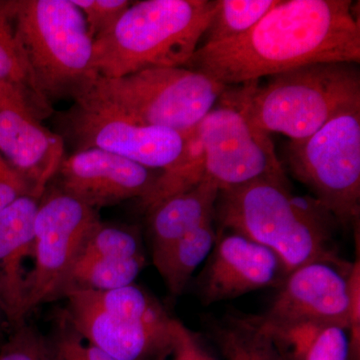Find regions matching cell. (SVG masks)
Listing matches in <instances>:
<instances>
[{
    "label": "cell",
    "instance_id": "obj_26",
    "mask_svg": "<svg viewBox=\"0 0 360 360\" xmlns=\"http://www.w3.org/2000/svg\"><path fill=\"white\" fill-rule=\"evenodd\" d=\"M0 360H53L47 336L26 321L8 331L0 345Z\"/></svg>",
    "mask_w": 360,
    "mask_h": 360
},
{
    "label": "cell",
    "instance_id": "obj_15",
    "mask_svg": "<svg viewBox=\"0 0 360 360\" xmlns=\"http://www.w3.org/2000/svg\"><path fill=\"white\" fill-rule=\"evenodd\" d=\"M11 90L0 101V155L32 186L47 187L65 156V141L41 124Z\"/></svg>",
    "mask_w": 360,
    "mask_h": 360
},
{
    "label": "cell",
    "instance_id": "obj_5",
    "mask_svg": "<svg viewBox=\"0 0 360 360\" xmlns=\"http://www.w3.org/2000/svg\"><path fill=\"white\" fill-rule=\"evenodd\" d=\"M14 35L40 94L77 101L96 82L94 39L71 0H7Z\"/></svg>",
    "mask_w": 360,
    "mask_h": 360
},
{
    "label": "cell",
    "instance_id": "obj_31",
    "mask_svg": "<svg viewBox=\"0 0 360 360\" xmlns=\"http://www.w3.org/2000/svg\"><path fill=\"white\" fill-rule=\"evenodd\" d=\"M11 90H14L11 89V87L6 86V85L0 84V101L4 98L8 94V92H11ZM18 92V91H16Z\"/></svg>",
    "mask_w": 360,
    "mask_h": 360
},
{
    "label": "cell",
    "instance_id": "obj_27",
    "mask_svg": "<svg viewBox=\"0 0 360 360\" xmlns=\"http://www.w3.org/2000/svg\"><path fill=\"white\" fill-rule=\"evenodd\" d=\"M84 14L92 39H96L112 27L131 6L129 0H71Z\"/></svg>",
    "mask_w": 360,
    "mask_h": 360
},
{
    "label": "cell",
    "instance_id": "obj_30",
    "mask_svg": "<svg viewBox=\"0 0 360 360\" xmlns=\"http://www.w3.org/2000/svg\"><path fill=\"white\" fill-rule=\"evenodd\" d=\"M8 323H7L6 315L4 314L1 307H0V345L6 340V333H8Z\"/></svg>",
    "mask_w": 360,
    "mask_h": 360
},
{
    "label": "cell",
    "instance_id": "obj_19",
    "mask_svg": "<svg viewBox=\"0 0 360 360\" xmlns=\"http://www.w3.org/2000/svg\"><path fill=\"white\" fill-rule=\"evenodd\" d=\"M0 84L11 87L25 99L28 110L39 120L53 112L33 82L20 44L14 35L6 1H0Z\"/></svg>",
    "mask_w": 360,
    "mask_h": 360
},
{
    "label": "cell",
    "instance_id": "obj_3",
    "mask_svg": "<svg viewBox=\"0 0 360 360\" xmlns=\"http://www.w3.org/2000/svg\"><path fill=\"white\" fill-rule=\"evenodd\" d=\"M215 0L132 2L108 32L94 39L98 77L117 78L139 71L184 68L210 25Z\"/></svg>",
    "mask_w": 360,
    "mask_h": 360
},
{
    "label": "cell",
    "instance_id": "obj_22",
    "mask_svg": "<svg viewBox=\"0 0 360 360\" xmlns=\"http://www.w3.org/2000/svg\"><path fill=\"white\" fill-rule=\"evenodd\" d=\"M146 264V255L127 259L79 257L66 279L60 297L70 290L104 291L130 285Z\"/></svg>",
    "mask_w": 360,
    "mask_h": 360
},
{
    "label": "cell",
    "instance_id": "obj_24",
    "mask_svg": "<svg viewBox=\"0 0 360 360\" xmlns=\"http://www.w3.org/2000/svg\"><path fill=\"white\" fill-rule=\"evenodd\" d=\"M144 255L141 236L131 227L99 221L87 236L78 257L127 259Z\"/></svg>",
    "mask_w": 360,
    "mask_h": 360
},
{
    "label": "cell",
    "instance_id": "obj_11",
    "mask_svg": "<svg viewBox=\"0 0 360 360\" xmlns=\"http://www.w3.org/2000/svg\"><path fill=\"white\" fill-rule=\"evenodd\" d=\"M195 130L205 153V176L217 182L219 191L285 175L269 134L231 104L221 101Z\"/></svg>",
    "mask_w": 360,
    "mask_h": 360
},
{
    "label": "cell",
    "instance_id": "obj_21",
    "mask_svg": "<svg viewBox=\"0 0 360 360\" xmlns=\"http://www.w3.org/2000/svg\"><path fill=\"white\" fill-rule=\"evenodd\" d=\"M212 333L225 360H281L259 316L229 315Z\"/></svg>",
    "mask_w": 360,
    "mask_h": 360
},
{
    "label": "cell",
    "instance_id": "obj_25",
    "mask_svg": "<svg viewBox=\"0 0 360 360\" xmlns=\"http://www.w3.org/2000/svg\"><path fill=\"white\" fill-rule=\"evenodd\" d=\"M47 338L53 360H116L78 335L60 312L53 333Z\"/></svg>",
    "mask_w": 360,
    "mask_h": 360
},
{
    "label": "cell",
    "instance_id": "obj_4",
    "mask_svg": "<svg viewBox=\"0 0 360 360\" xmlns=\"http://www.w3.org/2000/svg\"><path fill=\"white\" fill-rule=\"evenodd\" d=\"M229 87L219 101L238 108L262 131L302 141L341 111L360 105L359 63H329L302 66L270 77L264 86Z\"/></svg>",
    "mask_w": 360,
    "mask_h": 360
},
{
    "label": "cell",
    "instance_id": "obj_32",
    "mask_svg": "<svg viewBox=\"0 0 360 360\" xmlns=\"http://www.w3.org/2000/svg\"><path fill=\"white\" fill-rule=\"evenodd\" d=\"M7 167H9V165H7L6 161L4 160V158L0 155V174H1Z\"/></svg>",
    "mask_w": 360,
    "mask_h": 360
},
{
    "label": "cell",
    "instance_id": "obj_29",
    "mask_svg": "<svg viewBox=\"0 0 360 360\" xmlns=\"http://www.w3.org/2000/svg\"><path fill=\"white\" fill-rule=\"evenodd\" d=\"M35 187L37 186H32L13 168L7 167L0 174V213L4 212L8 206L13 205L14 201L32 191Z\"/></svg>",
    "mask_w": 360,
    "mask_h": 360
},
{
    "label": "cell",
    "instance_id": "obj_17",
    "mask_svg": "<svg viewBox=\"0 0 360 360\" xmlns=\"http://www.w3.org/2000/svg\"><path fill=\"white\" fill-rule=\"evenodd\" d=\"M219 187L208 176L160 201L148 212L153 264L189 231L214 219Z\"/></svg>",
    "mask_w": 360,
    "mask_h": 360
},
{
    "label": "cell",
    "instance_id": "obj_7",
    "mask_svg": "<svg viewBox=\"0 0 360 360\" xmlns=\"http://www.w3.org/2000/svg\"><path fill=\"white\" fill-rule=\"evenodd\" d=\"M60 314L85 340L116 360H167L174 321L148 291L130 284L105 291L96 302L84 290H70Z\"/></svg>",
    "mask_w": 360,
    "mask_h": 360
},
{
    "label": "cell",
    "instance_id": "obj_16",
    "mask_svg": "<svg viewBox=\"0 0 360 360\" xmlns=\"http://www.w3.org/2000/svg\"><path fill=\"white\" fill-rule=\"evenodd\" d=\"M46 188L35 187L0 213V307L11 329L26 321L25 262L32 258L35 219Z\"/></svg>",
    "mask_w": 360,
    "mask_h": 360
},
{
    "label": "cell",
    "instance_id": "obj_2",
    "mask_svg": "<svg viewBox=\"0 0 360 360\" xmlns=\"http://www.w3.org/2000/svg\"><path fill=\"white\" fill-rule=\"evenodd\" d=\"M214 220L274 250L290 274L312 262L352 269L333 243L335 217L315 198L293 195L285 175L219 191Z\"/></svg>",
    "mask_w": 360,
    "mask_h": 360
},
{
    "label": "cell",
    "instance_id": "obj_1",
    "mask_svg": "<svg viewBox=\"0 0 360 360\" xmlns=\"http://www.w3.org/2000/svg\"><path fill=\"white\" fill-rule=\"evenodd\" d=\"M359 60L352 1L279 0L248 32L198 46L184 68L229 86L315 63Z\"/></svg>",
    "mask_w": 360,
    "mask_h": 360
},
{
    "label": "cell",
    "instance_id": "obj_28",
    "mask_svg": "<svg viewBox=\"0 0 360 360\" xmlns=\"http://www.w3.org/2000/svg\"><path fill=\"white\" fill-rule=\"evenodd\" d=\"M167 360H217L198 333L174 319V345Z\"/></svg>",
    "mask_w": 360,
    "mask_h": 360
},
{
    "label": "cell",
    "instance_id": "obj_8",
    "mask_svg": "<svg viewBox=\"0 0 360 360\" xmlns=\"http://www.w3.org/2000/svg\"><path fill=\"white\" fill-rule=\"evenodd\" d=\"M288 162L338 224H354L360 213V105L341 111L307 139L291 141Z\"/></svg>",
    "mask_w": 360,
    "mask_h": 360
},
{
    "label": "cell",
    "instance_id": "obj_23",
    "mask_svg": "<svg viewBox=\"0 0 360 360\" xmlns=\"http://www.w3.org/2000/svg\"><path fill=\"white\" fill-rule=\"evenodd\" d=\"M278 1L279 0H215L214 13L203 33V44H217L248 32Z\"/></svg>",
    "mask_w": 360,
    "mask_h": 360
},
{
    "label": "cell",
    "instance_id": "obj_6",
    "mask_svg": "<svg viewBox=\"0 0 360 360\" xmlns=\"http://www.w3.org/2000/svg\"><path fill=\"white\" fill-rule=\"evenodd\" d=\"M227 87L186 68H151L122 77H99L75 103L187 134L212 110Z\"/></svg>",
    "mask_w": 360,
    "mask_h": 360
},
{
    "label": "cell",
    "instance_id": "obj_13",
    "mask_svg": "<svg viewBox=\"0 0 360 360\" xmlns=\"http://www.w3.org/2000/svg\"><path fill=\"white\" fill-rule=\"evenodd\" d=\"M290 272L266 246L234 232L217 234L205 270L198 279L203 304L224 302L250 291L281 288Z\"/></svg>",
    "mask_w": 360,
    "mask_h": 360
},
{
    "label": "cell",
    "instance_id": "obj_12",
    "mask_svg": "<svg viewBox=\"0 0 360 360\" xmlns=\"http://www.w3.org/2000/svg\"><path fill=\"white\" fill-rule=\"evenodd\" d=\"M160 174L122 156L89 148L65 155L53 179L54 186L98 212L131 198L141 200Z\"/></svg>",
    "mask_w": 360,
    "mask_h": 360
},
{
    "label": "cell",
    "instance_id": "obj_10",
    "mask_svg": "<svg viewBox=\"0 0 360 360\" xmlns=\"http://www.w3.org/2000/svg\"><path fill=\"white\" fill-rule=\"evenodd\" d=\"M58 134L75 151L96 148L150 169L167 170L184 155L189 134L132 122L110 111L75 103L56 115Z\"/></svg>",
    "mask_w": 360,
    "mask_h": 360
},
{
    "label": "cell",
    "instance_id": "obj_20",
    "mask_svg": "<svg viewBox=\"0 0 360 360\" xmlns=\"http://www.w3.org/2000/svg\"><path fill=\"white\" fill-rule=\"evenodd\" d=\"M213 221L207 220L189 231L155 262L170 295H181L194 270L212 253L217 238Z\"/></svg>",
    "mask_w": 360,
    "mask_h": 360
},
{
    "label": "cell",
    "instance_id": "obj_14",
    "mask_svg": "<svg viewBox=\"0 0 360 360\" xmlns=\"http://www.w3.org/2000/svg\"><path fill=\"white\" fill-rule=\"evenodd\" d=\"M350 271L326 262L298 267L284 279L269 311L262 316L278 322H331L349 330Z\"/></svg>",
    "mask_w": 360,
    "mask_h": 360
},
{
    "label": "cell",
    "instance_id": "obj_18",
    "mask_svg": "<svg viewBox=\"0 0 360 360\" xmlns=\"http://www.w3.org/2000/svg\"><path fill=\"white\" fill-rule=\"evenodd\" d=\"M259 319L281 360H349V330L340 324Z\"/></svg>",
    "mask_w": 360,
    "mask_h": 360
},
{
    "label": "cell",
    "instance_id": "obj_9",
    "mask_svg": "<svg viewBox=\"0 0 360 360\" xmlns=\"http://www.w3.org/2000/svg\"><path fill=\"white\" fill-rule=\"evenodd\" d=\"M101 221L98 212L54 186H47L34 224L33 267L26 277L25 319L61 291L87 236Z\"/></svg>",
    "mask_w": 360,
    "mask_h": 360
}]
</instances>
